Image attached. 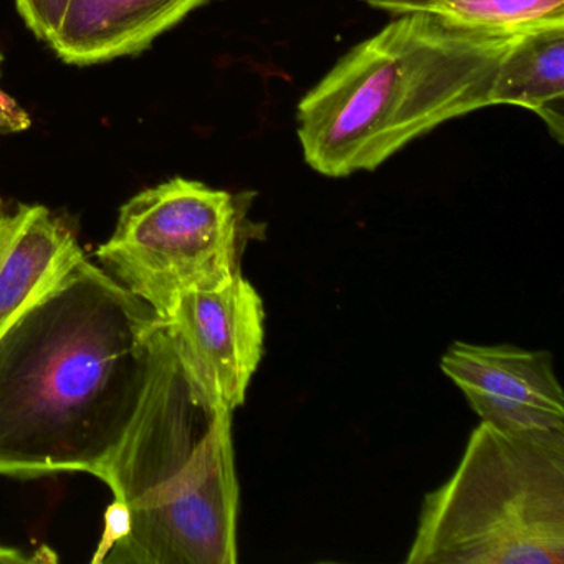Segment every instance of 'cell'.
I'll list each match as a JSON object with an SVG mask.
<instances>
[{"label": "cell", "instance_id": "4", "mask_svg": "<svg viewBox=\"0 0 564 564\" xmlns=\"http://www.w3.org/2000/svg\"><path fill=\"white\" fill-rule=\"evenodd\" d=\"M409 564H563L564 431L480 422L425 495Z\"/></svg>", "mask_w": 564, "mask_h": 564}, {"label": "cell", "instance_id": "1", "mask_svg": "<svg viewBox=\"0 0 564 564\" xmlns=\"http://www.w3.org/2000/svg\"><path fill=\"white\" fill-rule=\"evenodd\" d=\"M161 328L82 257L0 335V475L100 477L143 404Z\"/></svg>", "mask_w": 564, "mask_h": 564}, {"label": "cell", "instance_id": "9", "mask_svg": "<svg viewBox=\"0 0 564 564\" xmlns=\"http://www.w3.org/2000/svg\"><path fill=\"white\" fill-rule=\"evenodd\" d=\"M213 0H67L48 45L72 65L137 55Z\"/></svg>", "mask_w": 564, "mask_h": 564}, {"label": "cell", "instance_id": "14", "mask_svg": "<svg viewBox=\"0 0 564 564\" xmlns=\"http://www.w3.org/2000/svg\"><path fill=\"white\" fill-rule=\"evenodd\" d=\"M366 2L372 8L392 12L394 15L419 11L422 4V0H366Z\"/></svg>", "mask_w": 564, "mask_h": 564}, {"label": "cell", "instance_id": "2", "mask_svg": "<svg viewBox=\"0 0 564 564\" xmlns=\"http://www.w3.org/2000/svg\"><path fill=\"white\" fill-rule=\"evenodd\" d=\"M232 415L194 388L163 319L143 404L98 477L115 503L94 563H237Z\"/></svg>", "mask_w": 564, "mask_h": 564}, {"label": "cell", "instance_id": "10", "mask_svg": "<svg viewBox=\"0 0 564 564\" xmlns=\"http://www.w3.org/2000/svg\"><path fill=\"white\" fill-rule=\"evenodd\" d=\"M564 24L517 35L498 62L490 107L511 105L533 111L563 141Z\"/></svg>", "mask_w": 564, "mask_h": 564}, {"label": "cell", "instance_id": "11", "mask_svg": "<svg viewBox=\"0 0 564 564\" xmlns=\"http://www.w3.org/2000/svg\"><path fill=\"white\" fill-rule=\"evenodd\" d=\"M419 11L471 31L501 35L564 24V0H422Z\"/></svg>", "mask_w": 564, "mask_h": 564}, {"label": "cell", "instance_id": "3", "mask_svg": "<svg viewBox=\"0 0 564 564\" xmlns=\"http://www.w3.org/2000/svg\"><path fill=\"white\" fill-rule=\"evenodd\" d=\"M514 37L425 11L398 14L300 101L306 164L326 177L375 171L429 131L490 107L498 62Z\"/></svg>", "mask_w": 564, "mask_h": 564}, {"label": "cell", "instance_id": "15", "mask_svg": "<svg viewBox=\"0 0 564 564\" xmlns=\"http://www.w3.org/2000/svg\"><path fill=\"white\" fill-rule=\"evenodd\" d=\"M0 64H2V55H0Z\"/></svg>", "mask_w": 564, "mask_h": 564}, {"label": "cell", "instance_id": "8", "mask_svg": "<svg viewBox=\"0 0 564 564\" xmlns=\"http://www.w3.org/2000/svg\"><path fill=\"white\" fill-rule=\"evenodd\" d=\"M82 257L70 227L47 207L0 199V335Z\"/></svg>", "mask_w": 564, "mask_h": 564}, {"label": "cell", "instance_id": "13", "mask_svg": "<svg viewBox=\"0 0 564 564\" xmlns=\"http://www.w3.org/2000/svg\"><path fill=\"white\" fill-rule=\"evenodd\" d=\"M44 561H54L52 557H45L44 553H37L35 556H29L19 547L0 546V564H31L44 563Z\"/></svg>", "mask_w": 564, "mask_h": 564}, {"label": "cell", "instance_id": "5", "mask_svg": "<svg viewBox=\"0 0 564 564\" xmlns=\"http://www.w3.org/2000/svg\"><path fill=\"white\" fill-rule=\"evenodd\" d=\"M256 193L214 189L174 177L131 197L113 236L97 250L101 269L167 318L181 296L242 275L265 224L250 219Z\"/></svg>", "mask_w": 564, "mask_h": 564}, {"label": "cell", "instance_id": "6", "mask_svg": "<svg viewBox=\"0 0 564 564\" xmlns=\"http://www.w3.org/2000/svg\"><path fill=\"white\" fill-rule=\"evenodd\" d=\"M164 325L194 388L214 408H242L265 343V308L252 283L237 275L186 293Z\"/></svg>", "mask_w": 564, "mask_h": 564}, {"label": "cell", "instance_id": "7", "mask_svg": "<svg viewBox=\"0 0 564 564\" xmlns=\"http://www.w3.org/2000/svg\"><path fill=\"white\" fill-rule=\"evenodd\" d=\"M441 369L481 422L507 431H564L563 388L551 352L455 341Z\"/></svg>", "mask_w": 564, "mask_h": 564}, {"label": "cell", "instance_id": "12", "mask_svg": "<svg viewBox=\"0 0 564 564\" xmlns=\"http://www.w3.org/2000/svg\"><path fill=\"white\" fill-rule=\"evenodd\" d=\"M67 0H15L19 14L41 41H51L64 14Z\"/></svg>", "mask_w": 564, "mask_h": 564}]
</instances>
